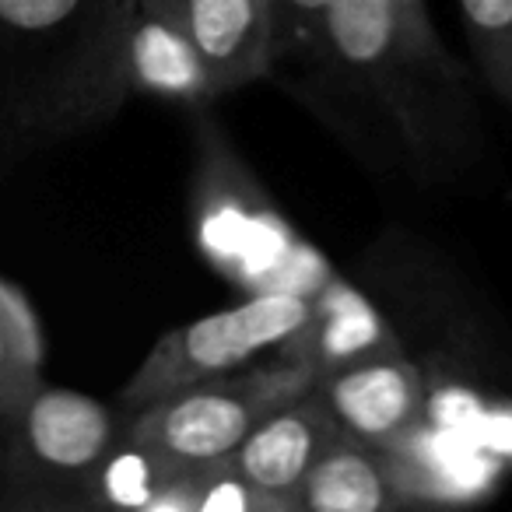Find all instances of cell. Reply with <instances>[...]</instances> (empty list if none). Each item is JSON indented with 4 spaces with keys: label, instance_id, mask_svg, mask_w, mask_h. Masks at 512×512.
Returning a JSON list of instances; mask_svg holds the SVG:
<instances>
[{
    "label": "cell",
    "instance_id": "1",
    "mask_svg": "<svg viewBox=\"0 0 512 512\" xmlns=\"http://www.w3.org/2000/svg\"><path fill=\"white\" fill-rule=\"evenodd\" d=\"M299 53L313 60L320 92L376 130V148L404 169L435 179L477 155L467 74L446 50L414 43L390 0H334Z\"/></svg>",
    "mask_w": 512,
    "mask_h": 512
},
{
    "label": "cell",
    "instance_id": "2",
    "mask_svg": "<svg viewBox=\"0 0 512 512\" xmlns=\"http://www.w3.org/2000/svg\"><path fill=\"white\" fill-rule=\"evenodd\" d=\"M127 432V418L67 386H36L0 418V509H85L88 484Z\"/></svg>",
    "mask_w": 512,
    "mask_h": 512
},
{
    "label": "cell",
    "instance_id": "3",
    "mask_svg": "<svg viewBox=\"0 0 512 512\" xmlns=\"http://www.w3.org/2000/svg\"><path fill=\"white\" fill-rule=\"evenodd\" d=\"M320 362L292 355L264 369L225 372L127 411V439L148 449L169 477L232 460L239 442L267 414L313 390Z\"/></svg>",
    "mask_w": 512,
    "mask_h": 512
},
{
    "label": "cell",
    "instance_id": "4",
    "mask_svg": "<svg viewBox=\"0 0 512 512\" xmlns=\"http://www.w3.org/2000/svg\"><path fill=\"white\" fill-rule=\"evenodd\" d=\"M316 320V306L295 292H260L239 306L218 309L162 334L120 393L123 414L172 390L211 376H225L260 351L302 337Z\"/></svg>",
    "mask_w": 512,
    "mask_h": 512
},
{
    "label": "cell",
    "instance_id": "5",
    "mask_svg": "<svg viewBox=\"0 0 512 512\" xmlns=\"http://www.w3.org/2000/svg\"><path fill=\"white\" fill-rule=\"evenodd\" d=\"M316 393L330 407L337 428L369 446L393 449L425 428V372L400 351H369L316 376Z\"/></svg>",
    "mask_w": 512,
    "mask_h": 512
},
{
    "label": "cell",
    "instance_id": "6",
    "mask_svg": "<svg viewBox=\"0 0 512 512\" xmlns=\"http://www.w3.org/2000/svg\"><path fill=\"white\" fill-rule=\"evenodd\" d=\"M337 435L341 428L313 386L292 404L267 414L239 442L228 467L256 498V512H295L302 481Z\"/></svg>",
    "mask_w": 512,
    "mask_h": 512
},
{
    "label": "cell",
    "instance_id": "7",
    "mask_svg": "<svg viewBox=\"0 0 512 512\" xmlns=\"http://www.w3.org/2000/svg\"><path fill=\"white\" fill-rule=\"evenodd\" d=\"M179 18L214 99L239 92L278 67L274 0H183Z\"/></svg>",
    "mask_w": 512,
    "mask_h": 512
},
{
    "label": "cell",
    "instance_id": "8",
    "mask_svg": "<svg viewBox=\"0 0 512 512\" xmlns=\"http://www.w3.org/2000/svg\"><path fill=\"white\" fill-rule=\"evenodd\" d=\"M404 498L390 453L341 432L306 474L295 512H386Z\"/></svg>",
    "mask_w": 512,
    "mask_h": 512
},
{
    "label": "cell",
    "instance_id": "9",
    "mask_svg": "<svg viewBox=\"0 0 512 512\" xmlns=\"http://www.w3.org/2000/svg\"><path fill=\"white\" fill-rule=\"evenodd\" d=\"M130 92L134 95H162L179 102H207L211 81L183 29V18L134 11L127 46Z\"/></svg>",
    "mask_w": 512,
    "mask_h": 512
},
{
    "label": "cell",
    "instance_id": "10",
    "mask_svg": "<svg viewBox=\"0 0 512 512\" xmlns=\"http://www.w3.org/2000/svg\"><path fill=\"white\" fill-rule=\"evenodd\" d=\"M43 327L25 288L0 278V418L43 386Z\"/></svg>",
    "mask_w": 512,
    "mask_h": 512
},
{
    "label": "cell",
    "instance_id": "11",
    "mask_svg": "<svg viewBox=\"0 0 512 512\" xmlns=\"http://www.w3.org/2000/svg\"><path fill=\"white\" fill-rule=\"evenodd\" d=\"M172 477L165 467L123 435L113 446V453L102 460L95 470L92 484H88L85 509H141L151 512V502L162 495V488Z\"/></svg>",
    "mask_w": 512,
    "mask_h": 512
},
{
    "label": "cell",
    "instance_id": "12",
    "mask_svg": "<svg viewBox=\"0 0 512 512\" xmlns=\"http://www.w3.org/2000/svg\"><path fill=\"white\" fill-rule=\"evenodd\" d=\"M460 15L484 85L512 106V0H460Z\"/></svg>",
    "mask_w": 512,
    "mask_h": 512
},
{
    "label": "cell",
    "instance_id": "13",
    "mask_svg": "<svg viewBox=\"0 0 512 512\" xmlns=\"http://www.w3.org/2000/svg\"><path fill=\"white\" fill-rule=\"evenodd\" d=\"M334 0H274V43H278V64L302 50L320 29L323 15Z\"/></svg>",
    "mask_w": 512,
    "mask_h": 512
},
{
    "label": "cell",
    "instance_id": "14",
    "mask_svg": "<svg viewBox=\"0 0 512 512\" xmlns=\"http://www.w3.org/2000/svg\"><path fill=\"white\" fill-rule=\"evenodd\" d=\"M390 4H393V11L400 15L407 36H411L414 43L425 46V50H435V53L446 50V46L439 43V36H435V25H432V18H428L425 0H390Z\"/></svg>",
    "mask_w": 512,
    "mask_h": 512
},
{
    "label": "cell",
    "instance_id": "15",
    "mask_svg": "<svg viewBox=\"0 0 512 512\" xmlns=\"http://www.w3.org/2000/svg\"><path fill=\"white\" fill-rule=\"evenodd\" d=\"M137 8L151 11V15L179 18V15H183V0H137Z\"/></svg>",
    "mask_w": 512,
    "mask_h": 512
}]
</instances>
